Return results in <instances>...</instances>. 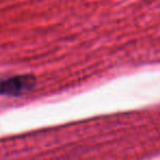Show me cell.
I'll list each match as a JSON object with an SVG mask.
<instances>
[{
  "label": "cell",
  "instance_id": "1",
  "mask_svg": "<svg viewBox=\"0 0 160 160\" xmlns=\"http://www.w3.org/2000/svg\"><path fill=\"white\" fill-rule=\"evenodd\" d=\"M35 77L32 75H18L0 78V96H19L32 90Z\"/></svg>",
  "mask_w": 160,
  "mask_h": 160
}]
</instances>
